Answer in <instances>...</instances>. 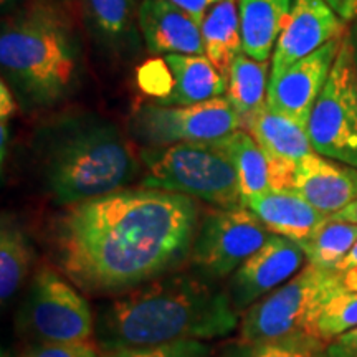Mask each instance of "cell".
Listing matches in <instances>:
<instances>
[{"instance_id": "1", "label": "cell", "mask_w": 357, "mask_h": 357, "mask_svg": "<svg viewBox=\"0 0 357 357\" xmlns=\"http://www.w3.org/2000/svg\"><path fill=\"white\" fill-rule=\"evenodd\" d=\"M199 227L194 199L121 189L71 205L53 222L52 258L83 293L118 296L178 270Z\"/></svg>"}, {"instance_id": "2", "label": "cell", "mask_w": 357, "mask_h": 357, "mask_svg": "<svg viewBox=\"0 0 357 357\" xmlns=\"http://www.w3.org/2000/svg\"><path fill=\"white\" fill-rule=\"evenodd\" d=\"M240 312L229 293L199 273L171 271L111 296L95 312V342L105 352L211 341L230 336Z\"/></svg>"}, {"instance_id": "3", "label": "cell", "mask_w": 357, "mask_h": 357, "mask_svg": "<svg viewBox=\"0 0 357 357\" xmlns=\"http://www.w3.org/2000/svg\"><path fill=\"white\" fill-rule=\"evenodd\" d=\"M38 176L60 207L121 190L137 174L131 146L113 123L73 119L40 134L35 142Z\"/></svg>"}, {"instance_id": "4", "label": "cell", "mask_w": 357, "mask_h": 357, "mask_svg": "<svg viewBox=\"0 0 357 357\" xmlns=\"http://www.w3.org/2000/svg\"><path fill=\"white\" fill-rule=\"evenodd\" d=\"M0 63L7 82L30 105L48 106L77 82L79 50L73 29L56 8L33 3L2 24Z\"/></svg>"}, {"instance_id": "5", "label": "cell", "mask_w": 357, "mask_h": 357, "mask_svg": "<svg viewBox=\"0 0 357 357\" xmlns=\"http://www.w3.org/2000/svg\"><path fill=\"white\" fill-rule=\"evenodd\" d=\"M342 291L346 288L341 271L307 263L300 273L245 311L238 339L248 342H323L318 334L319 318L329 301Z\"/></svg>"}, {"instance_id": "6", "label": "cell", "mask_w": 357, "mask_h": 357, "mask_svg": "<svg viewBox=\"0 0 357 357\" xmlns=\"http://www.w3.org/2000/svg\"><path fill=\"white\" fill-rule=\"evenodd\" d=\"M139 159L146 189L195 197L215 208L245 207L234 164L213 141L142 147Z\"/></svg>"}, {"instance_id": "7", "label": "cell", "mask_w": 357, "mask_h": 357, "mask_svg": "<svg viewBox=\"0 0 357 357\" xmlns=\"http://www.w3.org/2000/svg\"><path fill=\"white\" fill-rule=\"evenodd\" d=\"M17 331L30 342L86 344L95 341V314L65 275L42 266L17 312Z\"/></svg>"}, {"instance_id": "8", "label": "cell", "mask_w": 357, "mask_h": 357, "mask_svg": "<svg viewBox=\"0 0 357 357\" xmlns=\"http://www.w3.org/2000/svg\"><path fill=\"white\" fill-rule=\"evenodd\" d=\"M307 136L314 153L357 167V70L349 33L311 111Z\"/></svg>"}, {"instance_id": "9", "label": "cell", "mask_w": 357, "mask_h": 357, "mask_svg": "<svg viewBox=\"0 0 357 357\" xmlns=\"http://www.w3.org/2000/svg\"><path fill=\"white\" fill-rule=\"evenodd\" d=\"M271 235L247 207L215 208L199 220L189 255L192 270L212 281L231 276Z\"/></svg>"}, {"instance_id": "10", "label": "cell", "mask_w": 357, "mask_h": 357, "mask_svg": "<svg viewBox=\"0 0 357 357\" xmlns=\"http://www.w3.org/2000/svg\"><path fill=\"white\" fill-rule=\"evenodd\" d=\"M236 129L243 123L225 96L185 106L149 102L137 106L131 118V131L146 147L211 142Z\"/></svg>"}, {"instance_id": "11", "label": "cell", "mask_w": 357, "mask_h": 357, "mask_svg": "<svg viewBox=\"0 0 357 357\" xmlns=\"http://www.w3.org/2000/svg\"><path fill=\"white\" fill-rule=\"evenodd\" d=\"M305 260L306 255L300 245L273 234L231 275L227 288L231 305L238 312L250 310L300 273Z\"/></svg>"}, {"instance_id": "12", "label": "cell", "mask_w": 357, "mask_h": 357, "mask_svg": "<svg viewBox=\"0 0 357 357\" xmlns=\"http://www.w3.org/2000/svg\"><path fill=\"white\" fill-rule=\"evenodd\" d=\"M347 33L346 22L326 0H293L291 13L276 43L268 86L275 84L289 66Z\"/></svg>"}, {"instance_id": "13", "label": "cell", "mask_w": 357, "mask_h": 357, "mask_svg": "<svg viewBox=\"0 0 357 357\" xmlns=\"http://www.w3.org/2000/svg\"><path fill=\"white\" fill-rule=\"evenodd\" d=\"M341 42L342 38H334L289 66L278 82L268 86V108L307 129L311 111L331 75Z\"/></svg>"}, {"instance_id": "14", "label": "cell", "mask_w": 357, "mask_h": 357, "mask_svg": "<svg viewBox=\"0 0 357 357\" xmlns=\"http://www.w3.org/2000/svg\"><path fill=\"white\" fill-rule=\"evenodd\" d=\"M243 129L255 137L266 155L271 190H291L298 162L314 153L307 129L268 106L253 114Z\"/></svg>"}, {"instance_id": "15", "label": "cell", "mask_w": 357, "mask_h": 357, "mask_svg": "<svg viewBox=\"0 0 357 357\" xmlns=\"http://www.w3.org/2000/svg\"><path fill=\"white\" fill-rule=\"evenodd\" d=\"M291 190L331 217L357 200V167L312 153L298 162Z\"/></svg>"}, {"instance_id": "16", "label": "cell", "mask_w": 357, "mask_h": 357, "mask_svg": "<svg viewBox=\"0 0 357 357\" xmlns=\"http://www.w3.org/2000/svg\"><path fill=\"white\" fill-rule=\"evenodd\" d=\"M139 29L147 50L164 55H204L202 29L167 0H142Z\"/></svg>"}, {"instance_id": "17", "label": "cell", "mask_w": 357, "mask_h": 357, "mask_svg": "<svg viewBox=\"0 0 357 357\" xmlns=\"http://www.w3.org/2000/svg\"><path fill=\"white\" fill-rule=\"evenodd\" d=\"M245 207L255 213L271 234L298 245L311 238L329 218L294 190H270L250 199Z\"/></svg>"}, {"instance_id": "18", "label": "cell", "mask_w": 357, "mask_h": 357, "mask_svg": "<svg viewBox=\"0 0 357 357\" xmlns=\"http://www.w3.org/2000/svg\"><path fill=\"white\" fill-rule=\"evenodd\" d=\"M172 77L171 93L159 105L185 106L212 101L227 93L229 82L218 71L211 60L204 55H166Z\"/></svg>"}, {"instance_id": "19", "label": "cell", "mask_w": 357, "mask_h": 357, "mask_svg": "<svg viewBox=\"0 0 357 357\" xmlns=\"http://www.w3.org/2000/svg\"><path fill=\"white\" fill-rule=\"evenodd\" d=\"M293 0H240L243 52L257 61H268L289 13Z\"/></svg>"}, {"instance_id": "20", "label": "cell", "mask_w": 357, "mask_h": 357, "mask_svg": "<svg viewBox=\"0 0 357 357\" xmlns=\"http://www.w3.org/2000/svg\"><path fill=\"white\" fill-rule=\"evenodd\" d=\"M204 37L205 56L229 78L231 63L243 53L242 26L236 0H220L215 3L200 25Z\"/></svg>"}, {"instance_id": "21", "label": "cell", "mask_w": 357, "mask_h": 357, "mask_svg": "<svg viewBox=\"0 0 357 357\" xmlns=\"http://www.w3.org/2000/svg\"><path fill=\"white\" fill-rule=\"evenodd\" d=\"M213 142L234 164L243 204L271 190L270 164L252 134L245 129H236L229 136Z\"/></svg>"}, {"instance_id": "22", "label": "cell", "mask_w": 357, "mask_h": 357, "mask_svg": "<svg viewBox=\"0 0 357 357\" xmlns=\"http://www.w3.org/2000/svg\"><path fill=\"white\" fill-rule=\"evenodd\" d=\"M33 247L15 218L3 213L0 223V298L3 305L15 296L33 265Z\"/></svg>"}, {"instance_id": "23", "label": "cell", "mask_w": 357, "mask_h": 357, "mask_svg": "<svg viewBox=\"0 0 357 357\" xmlns=\"http://www.w3.org/2000/svg\"><path fill=\"white\" fill-rule=\"evenodd\" d=\"M225 98L234 106L242 119L243 128L253 114L266 106L268 96V63L250 58L247 53H240L231 63Z\"/></svg>"}, {"instance_id": "24", "label": "cell", "mask_w": 357, "mask_h": 357, "mask_svg": "<svg viewBox=\"0 0 357 357\" xmlns=\"http://www.w3.org/2000/svg\"><path fill=\"white\" fill-rule=\"evenodd\" d=\"M357 243V223L339 222L328 218L311 238L300 247L310 265L324 270H337Z\"/></svg>"}, {"instance_id": "25", "label": "cell", "mask_w": 357, "mask_h": 357, "mask_svg": "<svg viewBox=\"0 0 357 357\" xmlns=\"http://www.w3.org/2000/svg\"><path fill=\"white\" fill-rule=\"evenodd\" d=\"M323 342H248L235 341L223 349L218 357H328Z\"/></svg>"}, {"instance_id": "26", "label": "cell", "mask_w": 357, "mask_h": 357, "mask_svg": "<svg viewBox=\"0 0 357 357\" xmlns=\"http://www.w3.org/2000/svg\"><path fill=\"white\" fill-rule=\"evenodd\" d=\"M93 25L101 37L118 42L132 25V0H86Z\"/></svg>"}, {"instance_id": "27", "label": "cell", "mask_w": 357, "mask_h": 357, "mask_svg": "<svg viewBox=\"0 0 357 357\" xmlns=\"http://www.w3.org/2000/svg\"><path fill=\"white\" fill-rule=\"evenodd\" d=\"M357 328V293L342 291L329 301L321 314L318 334L324 344Z\"/></svg>"}, {"instance_id": "28", "label": "cell", "mask_w": 357, "mask_h": 357, "mask_svg": "<svg viewBox=\"0 0 357 357\" xmlns=\"http://www.w3.org/2000/svg\"><path fill=\"white\" fill-rule=\"evenodd\" d=\"M211 346L204 341H178L171 344L126 347L105 352L102 357H211Z\"/></svg>"}, {"instance_id": "29", "label": "cell", "mask_w": 357, "mask_h": 357, "mask_svg": "<svg viewBox=\"0 0 357 357\" xmlns=\"http://www.w3.org/2000/svg\"><path fill=\"white\" fill-rule=\"evenodd\" d=\"M20 357H100L93 342L63 344V342H30Z\"/></svg>"}, {"instance_id": "30", "label": "cell", "mask_w": 357, "mask_h": 357, "mask_svg": "<svg viewBox=\"0 0 357 357\" xmlns=\"http://www.w3.org/2000/svg\"><path fill=\"white\" fill-rule=\"evenodd\" d=\"M326 351L328 357H357V328L329 342Z\"/></svg>"}, {"instance_id": "31", "label": "cell", "mask_w": 357, "mask_h": 357, "mask_svg": "<svg viewBox=\"0 0 357 357\" xmlns=\"http://www.w3.org/2000/svg\"><path fill=\"white\" fill-rule=\"evenodd\" d=\"M167 2L174 3V6L181 8L182 12H185L190 19H194L199 25H202L208 10H211L215 3L220 2V0H167Z\"/></svg>"}, {"instance_id": "32", "label": "cell", "mask_w": 357, "mask_h": 357, "mask_svg": "<svg viewBox=\"0 0 357 357\" xmlns=\"http://www.w3.org/2000/svg\"><path fill=\"white\" fill-rule=\"evenodd\" d=\"M17 109H19V106L13 100L10 88L7 86L6 79H2V83H0V121H8L17 113Z\"/></svg>"}, {"instance_id": "33", "label": "cell", "mask_w": 357, "mask_h": 357, "mask_svg": "<svg viewBox=\"0 0 357 357\" xmlns=\"http://www.w3.org/2000/svg\"><path fill=\"white\" fill-rule=\"evenodd\" d=\"M346 24L357 22V0H326Z\"/></svg>"}, {"instance_id": "34", "label": "cell", "mask_w": 357, "mask_h": 357, "mask_svg": "<svg viewBox=\"0 0 357 357\" xmlns=\"http://www.w3.org/2000/svg\"><path fill=\"white\" fill-rule=\"evenodd\" d=\"M331 220H339V222H349V223H357V200L347 205L346 208H342L341 212L334 213V215L329 217Z\"/></svg>"}, {"instance_id": "35", "label": "cell", "mask_w": 357, "mask_h": 357, "mask_svg": "<svg viewBox=\"0 0 357 357\" xmlns=\"http://www.w3.org/2000/svg\"><path fill=\"white\" fill-rule=\"evenodd\" d=\"M351 38V45H352V53H354V61H356V70H357V22L351 24V29L347 30Z\"/></svg>"}, {"instance_id": "36", "label": "cell", "mask_w": 357, "mask_h": 357, "mask_svg": "<svg viewBox=\"0 0 357 357\" xmlns=\"http://www.w3.org/2000/svg\"><path fill=\"white\" fill-rule=\"evenodd\" d=\"M2 357H13V356H12V352H8V351H3V352H2Z\"/></svg>"}, {"instance_id": "37", "label": "cell", "mask_w": 357, "mask_h": 357, "mask_svg": "<svg viewBox=\"0 0 357 357\" xmlns=\"http://www.w3.org/2000/svg\"><path fill=\"white\" fill-rule=\"evenodd\" d=\"M0 2H2V6H6V3L10 2V0H0Z\"/></svg>"}]
</instances>
